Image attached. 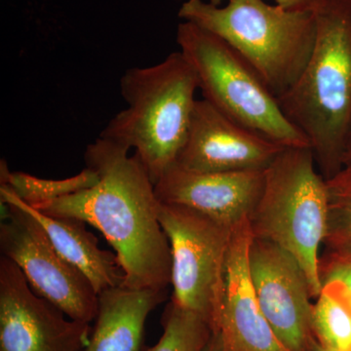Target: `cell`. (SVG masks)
<instances>
[{
	"label": "cell",
	"mask_w": 351,
	"mask_h": 351,
	"mask_svg": "<svg viewBox=\"0 0 351 351\" xmlns=\"http://www.w3.org/2000/svg\"><path fill=\"white\" fill-rule=\"evenodd\" d=\"M0 175L1 184H5L19 199L32 207L93 188L99 181L97 173L89 167L66 179H41L24 172H11L3 161Z\"/></svg>",
	"instance_id": "obj_16"
},
{
	"label": "cell",
	"mask_w": 351,
	"mask_h": 351,
	"mask_svg": "<svg viewBox=\"0 0 351 351\" xmlns=\"http://www.w3.org/2000/svg\"><path fill=\"white\" fill-rule=\"evenodd\" d=\"M176 39L195 69L203 99L219 112L283 147H311L255 69L223 38L184 21Z\"/></svg>",
	"instance_id": "obj_6"
},
{
	"label": "cell",
	"mask_w": 351,
	"mask_h": 351,
	"mask_svg": "<svg viewBox=\"0 0 351 351\" xmlns=\"http://www.w3.org/2000/svg\"><path fill=\"white\" fill-rule=\"evenodd\" d=\"M1 203L24 209L40 223L58 253L80 270L100 295L108 289L125 286L126 276L117 254L104 250L84 221L44 214L19 199L5 184H0Z\"/></svg>",
	"instance_id": "obj_14"
},
{
	"label": "cell",
	"mask_w": 351,
	"mask_h": 351,
	"mask_svg": "<svg viewBox=\"0 0 351 351\" xmlns=\"http://www.w3.org/2000/svg\"><path fill=\"white\" fill-rule=\"evenodd\" d=\"M284 149L202 99L196 101L188 138L175 165L201 173L265 170Z\"/></svg>",
	"instance_id": "obj_11"
},
{
	"label": "cell",
	"mask_w": 351,
	"mask_h": 351,
	"mask_svg": "<svg viewBox=\"0 0 351 351\" xmlns=\"http://www.w3.org/2000/svg\"><path fill=\"white\" fill-rule=\"evenodd\" d=\"M326 285L330 286L339 295L345 300L346 304L351 307V293L343 285L339 282L328 283ZM325 286V285H324Z\"/></svg>",
	"instance_id": "obj_23"
},
{
	"label": "cell",
	"mask_w": 351,
	"mask_h": 351,
	"mask_svg": "<svg viewBox=\"0 0 351 351\" xmlns=\"http://www.w3.org/2000/svg\"><path fill=\"white\" fill-rule=\"evenodd\" d=\"M249 269L258 304L277 338L289 351H311L313 297L300 263L276 244L253 237Z\"/></svg>",
	"instance_id": "obj_10"
},
{
	"label": "cell",
	"mask_w": 351,
	"mask_h": 351,
	"mask_svg": "<svg viewBox=\"0 0 351 351\" xmlns=\"http://www.w3.org/2000/svg\"><path fill=\"white\" fill-rule=\"evenodd\" d=\"M204 351H226L221 332L219 331L212 332L211 338H210L209 341H208Z\"/></svg>",
	"instance_id": "obj_22"
},
{
	"label": "cell",
	"mask_w": 351,
	"mask_h": 351,
	"mask_svg": "<svg viewBox=\"0 0 351 351\" xmlns=\"http://www.w3.org/2000/svg\"><path fill=\"white\" fill-rule=\"evenodd\" d=\"M311 351H331L327 350V348H323L322 346L319 345L316 339H314L313 341V343H311Z\"/></svg>",
	"instance_id": "obj_25"
},
{
	"label": "cell",
	"mask_w": 351,
	"mask_h": 351,
	"mask_svg": "<svg viewBox=\"0 0 351 351\" xmlns=\"http://www.w3.org/2000/svg\"><path fill=\"white\" fill-rule=\"evenodd\" d=\"M129 151L99 137L84 154L86 167L98 175L93 188L34 208L98 230L119 257L127 287L167 290L172 257L158 219L159 201L151 176Z\"/></svg>",
	"instance_id": "obj_1"
},
{
	"label": "cell",
	"mask_w": 351,
	"mask_h": 351,
	"mask_svg": "<svg viewBox=\"0 0 351 351\" xmlns=\"http://www.w3.org/2000/svg\"><path fill=\"white\" fill-rule=\"evenodd\" d=\"M276 5L292 11H314L320 0H274Z\"/></svg>",
	"instance_id": "obj_21"
},
{
	"label": "cell",
	"mask_w": 351,
	"mask_h": 351,
	"mask_svg": "<svg viewBox=\"0 0 351 351\" xmlns=\"http://www.w3.org/2000/svg\"><path fill=\"white\" fill-rule=\"evenodd\" d=\"M1 205V256L19 267L36 294L71 319L87 324L94 322L99 295L90 281L58 253L31 214L14 203Z\"/></svg>",
	"instance_id": "obj_8"
},
{
	"label": "cell",
	"mask_w": 351,
	"mask_h": 351,
	"mask_svg": "<svg viewBox=\"0 0 351 351\" xmlns=\"http://www.w3.org/2000/svg\"><path fill=\"white\" fill-rule=\"evenodd\" d=\"M92 328L32 290L19 267L0 258V351H83Z\"/></svg>",
	"instance_id": "obj_9"
},
{
	"label": "cell",
	"mask_w": 351,
	"mask_h": 351,
	"mask_svg": "<svg viewBox=\"0 0 351 351\" xmlns=\"http://www.w3.org/2000/svg\"><path fill=\"white\" fill-rule=\"evenodd\" d=\"M213 330L200 315L171 300L163 316V334L144 351H204Z\"/></svg>",
	"instance_id": "obj_18"
},
{
	"label": "cell",
	"mask_w": 351,
	"mask_h": 351,
	"mask_svg": "<svg viewBox=\"0 0 351 351\" xmlns=\"http://www.w3.org/2000/svg\"><path fill=\"white\" fill-rule=\"evenodd\" d=\"M328 218L327 181L313 149L285 147L265 170L262 195L249 223L254 239L272 242L297 260L314 299L322 291L318 267Z\"/></svg>",
	"instance_id": "obj_5"
},
{
	"label": "cell",
	"mask_w": 351,
	"mask_h": 351,
	"mask_svg": "<svg viewBox=\"0 0 351 351\" xmlns=\"http://www.w3.org/2000/svg\"><path fill=\"white\" fill-rule=\"evenodd\" d=\"M343 167H351V132L343 154Z\"/></svg>",
	"instance_id": "obj_24"
},
{
	"label": "cell",
	"mask_w": 351,
	"mask_h": 351,
	"mask_svg": "<svg viewBox=\"0 0 351 351\" xmlns=\"http://www.w3.org/2000/svg\"><path fill=\"white\" fill-rule=\"evenodd\" d=\"M178 15L230 44L276 99L298 82L315 43L314 11L287 10L263 0H228L223 7L186 0Z\"/></svg>",
	"instance_id": "obj_4"
},
{
	"label": "cell",
	"mask_w": 351,
	"mask_h": 351,
	"mask_svg": "<svg viewBox=\"0 0 351 351\" xmlns=\"http://www.w3.org/2000/svg\"><path fill=\"white\" fill-rule=\"evenodd\" d=\"M198 89L195 69L180 51L154 66L127 69L120 78L127 107L100 137L133 149L156 184L184 149Z\"/></svg>",
	"instance_id": "obj_3"
},
{
	"label": "cell",
	"mask_w": 351,
	"mask_h": 351,
	"mask_svg": "<svg viewBox=\"0 0 351 351\" xmlns=\"http://www.w3.org/2000/svg\"><path fill=\"white\" fill-rule=\"evenodd\" d=\"M265 184V170L193 172L173 166L154 184L159 202L189 208L235 228L250 218Z\"/></svg>",
	"instance_id": "obj_12"
},
{
	"label": "cell",
	"mask_w": 351,
	"mask_h": 351,
	"mask_svg": "<svg viewBox=\"0 0 351 351\" xmlns=\"http://www.w3.org/2000/svg\"><path fill=\"white\" fill-rule=\"evenodd\" d=\"M318 274L323 286L339 282L351 293V249L326 251L320 255Z\"/></svg>",
	"instance_id": "obj_20"
},
{
	"label": "cell",
	"mask_w": 351,
	"mask_h": 351,
	"mask_svg": "<svg viewBox=\"0 0 351 351\" xmlns=\"http://www.w3.org/2000/svg\"><path fill=\"white\" fill-rule=\"evenodd\" d=\"M329 218L324 246L351 249V167H343L327 181Z\"/></svg>",
	"instance_id": "obj_19"
},
{
	"label": "cell",
	"mask_w": 351,
	"mask_h": 351,
	"mask_svg": "<svg viewBox=\"0 0 351 351\" xmlns=\"http://www.w3.org/2000/svg\"><path fill=\"white\" fill-rule=\"evenodd\" d=\"M166 298L167 290L120 286L104 291L83 351H143L147 317Z\"/></svg>",
	"instance_id": "obj_15"
},
{
	"label": "cell",
	"mask_w": 351,
	"mask_h": 351,
	"mask_svg": "<svg viewBox=\"0 0 351 351\" xmlns=\"http://www.w3.org/2000/svg\"><path fill=\"white\" fill-rule=\"evenodd\" d=\"M314 14L311 56L294 86L277 101L308 140L328 181L343 168L351 132V0H320Z\"/></svg>",
	"instance_id": "obj_2"
},
{
	"label": "cell",
	"mask_w": 351,
	"mask_h": 351,
	"mask_svg": "<svg viewBox=\"0 0 351 351\" xmlns=\"http://www.w3.org/2000/svg\"><path fill=\"white\" fill-rule=\"evenodd\" d=\"M158 219L170 243L171 300L218 331L234 228L189 208L161 202Z\"/></svg>",
	"instance_id": "obj_7"
},
{
	"label": "cell",
	"mask_w": 351,
	"mask_h": 351,
	"mask_svg": "<svg viewBox=\"0 0 351 351\" xmlns=\"http://www.w3.org/2000/svg\"><path fill=\"white\" fill-rule=\"evenodd\" d=\"M313 306L316 341L331 351H351V307L330 286H323Z\"/></svg>",
	"instance_id": "obj_17"
},
{
	"label": "cell",
	"mask_w": 351,
	"mask_h": 351,
	"mask_svg": "<svg viewBox=\"0 0 351 351\" xmlns=\"http://www.w3.org/2000/svg\"><path fill=\"white\" fill-rule=\"evenodd\" d=\"M252 240L250 223L246 219L233 230L218 331L226 351H289L274 334L258 304L249 269Z\"/></svg>",
	"instance_id": "obj_13"
},
{
	"label": "cell",
	"mask_w": 351,
	"mask_h": 351,
	"mask_svg": "<svg viewBox=\"0 0 351 351\" xmlns=\"http://www.w3.org/2000/svg\"><path fill=\"white\" fill-rule=\"evenodd\" d=\"M223 0H209L210 3L213 4L215 6H221Z\"/></svg>",
	"instance_id": "obj_26"
}]
</instances>
